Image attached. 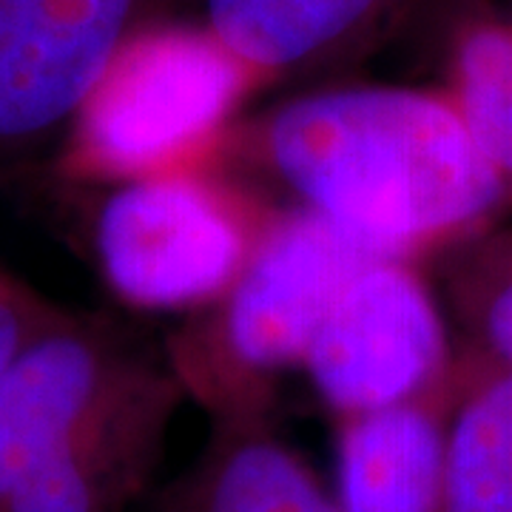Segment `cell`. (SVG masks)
I'll return each mask as SVG.
<instances>
[{
	"mask_svg": "<svg viewBox=\"0 0 512 512\" xmlns=\"http://www.w3.org/2000/svg\"><path fill=\"white\" fill-rule=\"evenodd\" d=\"M248 140L296 208L370 256L453 248L512 200L444 86L302 92L259 117Z\"/></svg>",
	"mask_w": 512,
	"mask_h": 512,
	"instance_id": "6da1fadb",
	"label": "cell"
},
{
	"mask_svg": "<svg viewBox=\"0 0 512 512\" xmlns=\"http://www.w3.org/2000/svg\"><path fill=\"white\" fill-rule=\"evenodd\" d=\"M367 259L339 228L293 208L271 220L217 311L174 350V373L208 416L271 413V382L305 362L330 302Z\"/></svg>",
	"mask_w": 512,
	"mask_h": 512,
	"instance_id": "7a4b0ae2",
	"label": "cell"
},
{
	"mask_svg": "<svg viewBox=\"0 0 512 512\" xmlns=\"http://www.w3.org/2000/svg\"><path fill=\"white\" fill-rule=\"evenodd\" d=\"M259 83L202 23L165 18L128 40L63 137L74 180L123 183L177 171L183 157L225 134Z\"/></svg>",
	"mask_w": 512,
	"mask_h": 512,
	"instance_id": "3957f363",
	"label": "cell"
},
{
	"mask_svg": "<svg viewBox=\"0 0 512 512\" xmlns=\"http://www.w3.org/2000/svg\"><path fill=\"white\" fill-rule=\"evenodd\" d=\"M259 231L225 188L177 168L111 185L94 214L92 251L117 299L171 311L217 302Z\"/></svg>",
	"mask_w": 512,
	"mask_h": 512,
	"instance_id": "277c9868",
	"label": "cell"
},
{
	"mask_svg": "<svg viewBox=\"0 0 512 512\" xmlns=\"http://www.w3.org/2000/svg\"><path fill=\"white\" fill-rule=\"evenodd\" d=\"M458 345L441 299L407 259L376 256L336 293L302 367L339 419L416 402L453 379Z\"/></svg>",
	"mask_w": 512,
	"mask_h": 512,
	"instance_id": "5b68a950",
	"label": "cell"
},
{
	"mask_svg": "<svg viewBox=\"0 0 512 512\" xmlns=\"http://www.w3.org/2000/svg\"><path fill=\"white\" fill-rule=\"evenodd\" d=\"M174 0H0V165L63 143L111 60Z\"/></svg>",
	"mask_w": 512,
	"mask_h": 512,
	"instance_id": "8992f818",
	"label": "cell"
},
{
	"mask_svg": "<svg viewBox=\"0 0 512 512\" xmlns=\"http://www.w3.org/2000/svg\"><path fill=\"white\" fill-rule=\"evenodd\" d=\"M157 359L97 316L57 313L0 382V504L55 461Z\"/></svg>",
	"mask_w": 512,
	"mask_h": 512,
	"instance_id": "52a82bcc",
	"label": "cell"
},
{
	"mask_svg": "<svg viewBox=\"0 0 512 512\" xmlns=\"http://www.w3.org/2000/svg\"><path fill=\"white\" fill-rule=\"evenodd\" d=\"M419 0H200L202 26L265 80L339 69L390 37Z\"/></svg>",
	"mask_w": 512,
	"mask_h": 512,
	"instance_id": "ba28073f",
	"label": "cell"
},
{
	"mask_svg": "<svg viewBox=\"0 0 512 512\" xmlns=\"http://www.w3.org/2000/svg\"><path fill=\"white\" fill-rule=\"evenodd\" d=\"M146 512H342L336 493L282 439L271 413L211 416L197 458L148 493Z\"/></svg>",
	"mask_w": 512,
	"mask_h": 512,
	"instance_id": "9c48e42d",
	"label": "cell"
},
{
	"mask_svg": "<svg viewBox=\"0 0 512 512\" xmlns=\"http://www.w3.org/2000/svg\"><path fill=\"white\" fill-rule=\"evenodd\" d=\"M453 387L456 373L416 402L339 419L336 498L342 512H441Z\"/></svg>",
	"mask_w": 512,
	"mask_h": 512,
	"instance_id": "30bf717a",
	"label": "cell"
},
{
	"mask_svg": "<svg viewBox=\"0 0 512 512\" xmlns=\"http://www.w3.org/2000/svg\"><path fill=\"white\" fill-rule=\"evenodd\" d=\"M441 512H512V367L458 356Z\"/></svg>",
	"mask_w": 512,
	"mask_h": 512,
	"instance_id": "8fae6325",
	"label": "cell"
},
{
	"mask_svg": "<svg viewBox=\"0 0 512 512\" xmlns=\"http://www.w3.org/2000/svg\"><path fill=\"white\" fill-rule=\"evenodd\" d=\"M444 69V89L512 188V9L467 12L450 32Z\"/></svg>",
	"mask_w": 512,
	"mask_h": 512,
	"instance_id": "7c38bea8",
	"label": "cell"
},
{
	"mask_svg": "<svg viewBox=\"0 0 512 512\" xmlns=\"http://www.w3.org/2000/svg\"><path fill=\"white\" fill-rule=\"evenodd\" d=\"M444 311L458 333V356L512 367V228L478 231L450 248Z\"/></svg>",
	"mask_w": 512,
	"mask_h": 512,
	"instance_id": "4fadbf2b",
	"label": "cell"
},
{
	"mask_svg": "<svg viewBox=\"0 0 512 512\" xmlns=\"http://www.w3.org/2000/svg\"><path fill=\"white\" fill-rule=\"evenodd\" d=\"M57 313L60 311L37 293L20 288L9 276H0V382L35 339L37 330L49 325Z\"/></svg>",
	"mask_w": 512,
	"mask_h": 512,
	"instance_id": "5bb4252c",
	"label": "cell"
},
{
	"mask_svg": "<svg viewBox=\"0 0 512 512\" xmlns=\"http://www.w3.org/2000/svg\"><path fill=\"white\" fill-rule=\"evenodd\" d=\"M0 276H3V274H0Z\"/></svg>",
	"mask_w": 512,
	"mask_h": 512,
	"instance_id": "9a60e30c",
	"label": "cell"
}]
</instances>
